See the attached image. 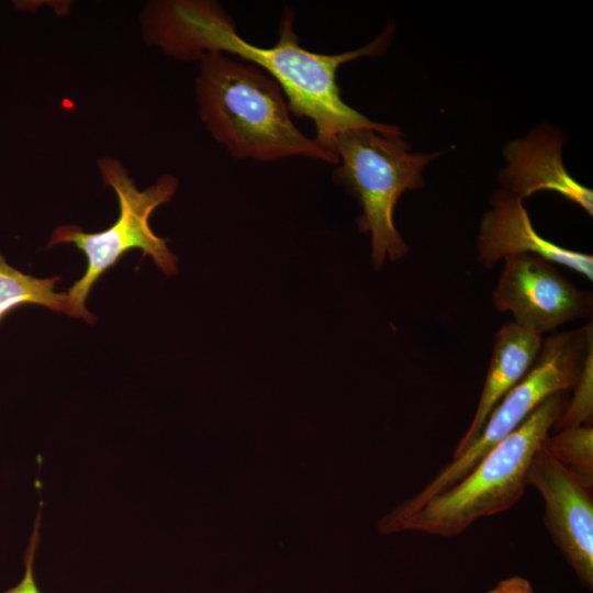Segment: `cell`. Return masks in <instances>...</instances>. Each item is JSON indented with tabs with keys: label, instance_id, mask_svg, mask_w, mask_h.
<instances>
[{
	"label": "cell",
	"instance_id": "1",
	"mask_svg": "<svg viewBox=\"0 0 593 593\" xmlns=\"http://www.w3.org/2000/svg\"><path fill=\"white\" fill-rule=\"evenodd\" d=\"M293 21L294 12L286 8L276 45L258 47L239 36L234 22L216 3L178 0L154 4L146 30L154 44L179 59L193 60L208 52H221L257 66L279 83L290 112L311 120L315 139L333 153L337 135L347 130L402 133L399 126L374 122L345 103L336 80L343 64L384 53L394 36V25L389 23L376 40L358 49L328 55L303 48Z\"/></svg>",
	"mask_w": 593,
	"mask_h": 593
},
{
	"label": "cell",
	"instance_id": "2",
	"mask_svg": "<svg viewBox=\"0 0 593 593\" xmlns=\"http://www.w3.org/2000/svg\"><path fill=\"white\" fill-rule=\"evenodd\" d=\"M198 112L212 137L237 159L288 157L337 164V156L304 135L290 118L279 83L257 66L221 52L199 58Z\"/></svg>",
	"mask_w": 593,
	"mask_h": 593
},
{
	"label": "cell",
	"instance_id": "3",
	"mask_svg": "<svg viewBox=\"0 0 593 593\" xmlns=\"http://www.w3.org/2000/svg\"><path fill=\"white\" fill-rule=\"evenodd\" d=\"M567 401L568 392L548 398L466 477L428 499L391 530L451 537L482 517L511 508L523 496L530 461Z\"/></svg>",
	"mask_w": 593,
	"mask_h": 593
},
{
	"label": "cell",
	"instance_id": "4",
	"mask_svg": "<svg viewBox=\"0 0 593 593\" xmlns=\"http://www.w3.org/2000/svg\"><path fill=\"white\" fill-rule=\"evenodd\" d=\"M333 150L338 164L334 180L362 210L357 224L360 233L370 234L374 268L403 258L410 248L395 227V205L404 192L424 187V169L440 153H414L402 133L369 127L342 132Z\"/></svg>",
	"mask_w": 593,
	"mask_h": 593
},
{
	"label": "cell",
	"instance_id": "5",
	"mask_svg": "<svg viewBox=\"0 0 593 593\" xmlns=\"http://www.w3.org/2000/svg\"><path fill=\"white\" fill-rule=\"evenodd\" d=\"M98 165L104 184L116 193V221L108 228L93 233L76 225H61L53 232L48 242V247L72 244L87 258L86 272L66 294L67 315L81 317L88 323L96 321V316L86 307L93 286L130 250L141 249L142 257L150 256L167 276L178 272V257L170 251L167 240L158 237L149 225L152 213L175 195L178 180L171 175H164L154 184L139 190L119 160L105 157Z\"/></svg>",
	"mask_w": 593,
	"mask_h": 593
},
{
	"label": "cell",
	"instance_id": "6",
	"mask_svg": "<svg viewBox=\"0 0 593 593\" xmlns=\"http://www.w3.org/2000/svg\"><path fill=\"white\" fill-rule=\"evenodd\" d=\"M592 347V320L581 327L544 338L535 362L496 404L479 436L419 492L395 508L387 517L388 523L396 524L428 499L460 481L548 398L572 390Z\"/></svg>",
	"mask_w": 593,
	"mask_h": 593
},
{
	"label": "cell",
	"instance_id": "7",
	"mask_svg": "<svg viewBox=\"0 0 593 593\" xmlns=\"http://www.w3.org/2000/svg\"><path fill=\"white\" fill-rule=\"evenodd\" d=\"M499 312H510L514 322L533 333L556 331L581 318L592 320L593 296L577 288L552 262L533 255L506 257L492 293Z\"/></svg>",
	"mask_w": 593,
	"mask_h": 593
},
{
	"label": "cell",
	"instance_id": "8",
	"mask_svg": "<svg viewBox=\"0 0 593 593\" xmlns=\"http://www.w3.org/2000/svg\"><path fill=\"white\" fill-rule=\"evenodd\" d=\"M545 504L544 522L550 536L579 581L593 588L592 489L580 483L541 446L527 472Z\"/></svg>",
	"mask_w": 593,
	"mask_h": 593
},
{
	"label": "cell",
	"instance_id": "9",
	"mask_svg": "<svg viewBox=\"0 0 593 593\" xmlns=\"http://www.w3.org/2000/svg\"><path fill=\"white\" fill-rule=\"evenodd\" d=\"M567 135L561 128L542 123L503 148L506 163L497 176L501 189L522 201L540 191H551L593 215V191L567 170L562 149Z\"/></svg>",
	"mask_w": 593,
	"mask_h": 593
},
{
	"label": "cell",
	"instance_id": "10",
	"mask_svg": "<svg viewBox=\"0 0 593 593\" xmlns=\"http://www.w3.org/2000/svg\"><path fill=\"white\" fill-rule=\"evenodd\" d=\"M490 205L481 219L477 237L478 260L485 269L510 256L533 254L593 280V257L541 237L521 199L496 189Z\"/></svg>",
	"mask_w": 593,
	"mask_h": 593
},
{
	"label": "cell",
	"instance_id": "11",
	"mask_svg": "<svg viewBox=\"0 0 593 593\" xmlns=\"http://www.w3.org/2000/svg\"><path fill=\"white\" fill-rule=\"evenodd\" d=\"M542 342L541 335L518 326L514 321L506 322L496 332L474 416L456 446L452 458L479 436L496 404L530 369Z\"/></svg>",
	"mask_w": 593,
	"mask_h": 593
},
{
	"label": "cell",
	"instance_id": "12",
	"mask_svg": "<svg viewBox=\"0 0 593 593\" xmlns=\"http://www.w3.org/2000/svg\"><path fill=\"white\" fill-rule=\"evenodd\" d=\"M59 277L36 278L10 266L0 254V322L21 305H42L67 314L66 292H55Z\"/></svg>",
	"mask_w": 593,
	"mask_h": 593
},
{
	"label": "cell",
	"instance_id": "13",
	"mask_svg": "<svg viewBox=\"0 0 593 593\" xmlns=\"http://www.w3.org/2000/svg\"><path fill=\"white\" fill-rule=\"evenodd\" d=\"M545 449L566 468L580 483L593 485V427L583 425L558 430L547 436Z\"/></svg>",
	"mask_w": 593,
	"mask_h": 593
},
{
	"label": "cell",
	"instance_id": "14",
	"mask_svg": "<svg viewBox=\"0 0 593 593\" xmlns=\"http://www.w3.org/2000/svg\"><path fill=\"white\" fill-rule=\"evenodd\" d=\"M552 428L557 432L583 425L593 421V347L589 350L580 377Z\"/></svg>",
	"mask_w": 593,
	"mask_h": 593
},
{
	"label": "cell",
	"instance_id": "15",
	"mask_svg": "<svg viewBox=\"0 0 593 593\" xmlns=\"http://www.w3.org/2000/svg\"><path fill=\"white\" fill-rule=\"evenodd\" d=\"M40 523L41 514L36 517L33 533L31 535L29 546L25 550L24 560V574L21 581L13 588L7 590L3 593H42L38 589L34 577V558L40 544Z\"/></svg>",
	"mask_w": 593,
	"mask_h": 593
},
{
	"label": "cell",
	"instance_id": "16",
	"mask_svg": "<svg viewBox=\"0 0 593 593\" xmlns=\"http://www.w3.org/2000/svg\"><path fill=\"white\" fill-rule=\"evenodd\" d=\"M488 593H535L528 580L522 577H510L500 581Z\"/></svg>",
	"mask_w": 593,
	"mask_h": 593
}]
</instances>
